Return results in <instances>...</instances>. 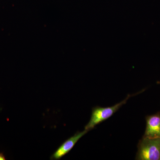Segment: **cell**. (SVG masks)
<instances>
[{
    "instance_id": "3",
    "label": "cell",
    "mask_w": 160,
    "mask_h": 160,
    "mask_svg": "<svg viewBox=\"0 0 160 160\" xmlns=\"http://www.w3.org/2000/svg\"><path fill=\"white\" fill-rule=\"evenodd\" d=\"M88 132V131L85 129L82 131L77 132L75 134L66 140L62 144V145L54 152V153L52 155L50 159H61L66 155L68 154L74 147L79 140Z\"/></svg>"
},
{
    "instance_id": "4",
    "label": "cell",
    "mask_w": 160,
    "mask_h": 160,
    "mask_svg": "<svg viewBox=\"0 0 160 160\" xmlns=\"http://www.w3.org/2000/svg\"><path fill=\"white\" fill-rule=\"evenodd\" d=\"M146 127L143 137L160 138V112L146 117Z\"/></svg>"
},
{
    "instance_id": "6",
    "label": "cell",
    "mask_w": 160,
    "mask_h": 160,
    "mask_svg": "<svg viewBox=\"0 0 160 160\" xmlns=\"http://www.w3.org/2000/svg\"><path fill=\"white\" fill-rule=\"evenodd\" d=\"M157 84H159V85H160V81H158V82Z\"/></svg>"
},
{
    "instance_id": "5",
    "label": "cell",
    "mask_w": 160,
    "mask_h": 160,
    "mask_svg": "<svg viewBox=\"0 0 160 160\" xmlns=\"http://www.w3.org/2000/svg\"><path fill=\"white\" fill-rule=\"evenodd\" d=\"M6 157L4 153L2 152H0V160H6Z\"/></svg>"
},
{
    "instance_id": "1",
    "label": "cell",
    "mask_w": 160,
    "mask_h": 160,
    "mask_svg": "<svg viewBox=\"0 0 160 160\" xmlns=\"http://www.w3.org/2000/svg\"><path fill=\"white\" fill-rule=\"evenodd\" d=\"M135 94H128L126 98L112 106L107 107L96 106L93 107L90 120L85 126L84 129L89 132L94 129L95 127L98 124L111 117L123 105L127 103L130 98L134 96Z\"/></svg>"
},
{
    "instance_id": "2",
    "label": "cell",
    "mask_w": 160,
    "mask_h": 160,
    "mask_svg": "<svg viewBox=\"0 0 160 160\" xmlns=\"http://www.w3.org/2000/svg\"><path fill=\"white\" fill-rule=\"evenodd\" d=\"M135 159L160 160V138L143 137L138 144Z\"/></svg>"
}]
</instances>
